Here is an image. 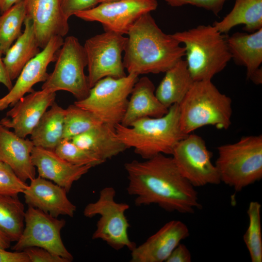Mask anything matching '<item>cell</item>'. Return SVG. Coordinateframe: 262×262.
Segmentation results:
<instances>
[{
    "instance_id": "obj_35",
    "label": "cell",
    "mask_w": 262,
    "mask_h": 262,
    "mask_svg": "<svg viewBox=\"0 0 262 262\" xmlns=\"http://www.w3.org/2000/svg\"><path fill=\"white\" fill-rule=\"evenodd\" d=\"M23 251L30 262H69L66 259L40 247H29Z\"/></svg>"
},
{
    "instance_id": "obj_29",
    "label": "cell",
    "mask_w": 262,
    "mask_h": 262,
    "mask_svg": "<svg viewBox=\"0 0 262 262\" xmlns=\"http://www.w3.org/2000/svg\"><path fill=\"white\" fill-rule=\"evenodd\" d=\"M26 16L24 0L16 3L0 16V53L5 54L21 34Z\"/></svg>"
},
{
    "instance_id": "obj_22",
    "label": "cell",
    "mask_w": 262,
    "mask_h": 262,
    "mask_svg": "<svg viewBox=\"0 0 262 262\" xmlns=\"http://www.w3.org/2000/svg\"><path fill=\"white\" fill-rule=\"evenodd\" d=\"M226 41L231 59L246 67L248 79L262 63V28L251 33H235Z\"/></svg>"
},
{
    "instance_id": "obj_11",
    "label": "cell",
    "mask_w": 262,
    "mask_h": 262,
    "mask_svg": "<svg viewBox=\"0 0 262 262\" xmlns=\"http://www.w3.org/2000/svg\"><path fill=\"white\" fill-rule=\"evenodd\" d=\"M171 155L181 174L194 187L221 182L217 169L212 162V153L200 136L187 134L175 146Z\"/></svg>"
},
{
    "instance_id": "obj_14",
    "label": "cell",
    "mask_w": 262,
    "mask_h": 262,
    "mask_svg": "<svg viewBox=\"0 0 262 262\" xmlns=\"http://www.w3.org/2000/svg\"><path fill=\"white\" fill-rule=\"evenodd\" d=\"M63 42L61 36L52 37L47 46L27 63L12 88L0 98V112L13 107L27 93L33 91L35 84L46 81L49 76L47 67L51 62L55 61L57 52Z\"/></svg>"
},
{
    "instance_id": "obj_33",
    "label": "cell",
    "mask_w": 262,
    "mask_h": 262,
    "mask_svg": "<svg viewBox=\"0 0 262 262\" xmlns=\"http://www.w3.org/2000/svg\"><path fill=\"white\" fill-rule=\"evenodd\" d=\"M28 185L8 165L4 164L0 167V196H18Z\"/></svg>"
},
{
    "instance_id": "obj_24",
    "label": "cell",
    "mask_w": 262,
    "mask_h": 262,
    "mask_svg": "<svg viewBox=\"0 0 262 262\" xmlns=\"http://www.w3.org/2000/svg\"><path fill=\"white\" fill-rule=\"evenodd\" d=\"M23 32L8 49L2 61L11 80L16 79L27 63L40 52L32 19L26 16Z\"/></svg>"
},
{
    "instance_id": "obj_42",
    "label": "cell",
    "mask_w": 262,
    "mask_h": 262,
    "mask_svg": "<svg viewBox=\"0 0 262 262\" xmlns=\"http://www.w3.org/2000/svg\"><path fill=\"white\" fill-rule=\"evenodd\" d=\"M11 243L10 240L0 231V247L7 249L10 247Z\"/></svg>"
},
{
    "instance_id": "obj_34",
    "label": "cell",
    "mask_w": 262,
    "mask_h": 262,
    "mask_svg": "<svg viewBox=\"0 0 262 262\" xmlns=\"http://www.w3.org/2000/svg\"><path fill=\"white\" fill-rule=\"evenodd\" d=\"M229 0H164L171 7H180L190 4L211 11L217 16Z\"/></svg>"
},
{
    "instance_id": "obj_40",
    "label": "cell",
    "mask_w": 262,
    "mask_h": 262,
    "mask_svg": "<svg viewBox=\"0 0 262 262\" xmlns=\"http://www.w3.org/2000/svg\"><path fill=\"white\" fill-rule=\"evenodd\" d=\"M22 0H0V13L2 14Z\"/></svg>"
},
{
    "instance_id": "obj_43",
    "label": "cell",
    "mask_w": 262,
    "mask_h": 262,
    "mask_svg": "<svg viewBox=\"0 0 262 262\" xmlns=\"http://www.w3.org/2000/svg\"><path fill=\"white\" fill-rule=\"evenodd\" d=\"M115 0H99V3L110 2Z\"/></svg>"
},
{
    "instance_id": "obj_2",
    "label": "cell",
    "mask_w": 262,
    "mask_h": 262,
    "mask_svg": "<svg viewBox=\"0 0 262 262\" xmlns=\"http://www.w3.org/2000/svg\"><path fill=\"white\" fill-rule=\"evenodd\" d=\"M123 58L128 74L165 73L185 56V49L171 34L163 32L148 13L127 33Z\"/></svg>"
},
{
    "instance_id": "obj_10",
    "label": "cell",
    "mask_w": 262,
    "mask_h": 262,
    "mask_svg": "<svg viewBox=\"0 0 262 262\" xmlns=\"http://www.w3.org/2000/svg\"><path fill=\"white\" fill-rule=\"evenodd\" d=\"M127 41V37L124 35L108 31L85 41L83 47L87 60L90 88L105 77L119 78L127 75L122 57Z\"/></svg>"
},
{
    "instance_id": "obj_18",
    "label": "cell",
    "mask_w": 262,
    "mask_h": 262,
    "mask_svg": "<svg viewBox=\"0 0 262 262\" xmlns=\"http://www.w3.org/2000/svg\"><path fill=\"white\" fill-rule=\"evenodd\" d=\"M62 187L39 176L30 180L23 194L25 203L49 215L73 217L76 206L68 198Z\"/></svg>"
},
{
    "instance_id": "obj_37",
    "label": "cell",
    "mask_w": 262,
    "mask_h": 262,
    "mask_svg": "<svg viewBox=\"0 0 262 262\" xmlns=\"http://www.w3.org/2000/svg\"><path fill=\"white\" fill-rule=\"evenodd\" d=\"M192 256L187 246L180 243L172 251L165 262H191Z\"/></svg>"
},
{
    "instance_id": "obj_30",
    "label": "cell",
    "mask_w": 262,
    "mask_h": 262,
    "mask_svg": "<svg viewBox=\"0 0 262 262\" xmlns=\"http://www.w3.org/2000/svg\"><path fill=\"white\" fill-rule=\"evenodd\" d=\"M103 123L91 112L71 104L65 109L63 139L70 140Z\"/></svg>"
},
{
    "instance_id": "obj_9",
    "label": "cell",
    "mask_w": 262,
    "mask_h": 262,
    "mask_svg": "<svg viewBox=\"0 0 262 262\" xmlns=\"http://www.w3.org/2000/svg\"><path fill=\"white\" fill-rule=\"evenodd\" d=\"M138 76L128 74L119 78L107 77L98 81L88 95L74 102L76 105L96 115L103 123L114 127L120 123L129 97Z\"/></svg>"
},
{
    "instance_id": "obj_39",
    "label": "cell",
    "mask_w": 262,
    "mask_h": 262,
    "mask_svg": "<svg viewBox=\"0 0 262 262\" xmlns=\"http://www.w3.org/2000/svg\"><path fill=\"white\" fill-rule=\"evenodd\" d=\"M1 55L0 53V83L10 90L13 85L4 65Z\"/></svg>"
},
{
    "instance_id": "obj_6",
    "label": "cell",
    "mask_w": 262,
    "mask_h": 262,
    "mask_svg": "<svg viewBox=\"0 0 262 262\" xmlns=\"http://www.w3.org/2000/svg\"><path fill=\"white\" fill-rule=\"evenodd\" d=\"M215 163L221 182L241 191L262 178V135L242 137L217 148Z\"/></svg>"
},
{
    "instance_id": "obj_4",
    "label": "cell",
    "mask_w": 262,
    "mask_h": 262,
    "mask_svg": "<svg viewBox=\"0 0 262 262\" xmlns=\"http://www.w3.org/2000/svg\"><path fill=\"white\" fill-rule=\"evenodd\" d=\"M171 35L184 45L185 61L194 81L212 80L231 59L227 36L213 25H200Z\"/></svg>"
},
{
    "instance_id": "obj_7",
    "label": "cell",
    "mask_w": 262,
    "mask_h": 262,
    "mask_svg": "<svg viewBox=\"0 0 262 262\" xmlns=\"http://www.w3.org/2000/svg\"><path fill=\"white\" fill-rule=\"evenodd\" d=\"M115 194L112 186L103 188L100 191L98 200L85 207L83 214L87 218L100 216L92 236L93 239H100L116 250L127 247L131 251L136 245L129 238L130 224L125 214L130 205L115 201Z\"/></svg>"
},
{
    "instance_id": "obj_41",
    "label": "cell",
    "mask_w": 262,
    "mask_h": 262,
    "mask_svg": "<svg viewBox=\"0 0 262 262\" xmlns=\"http://www.w3.org/2000/svg\"><path fill=\"white\" fill-rule=\"evenodd\" d=\"M254 84L258 85L262 83V67L258 68L249 78Z\"/></svg>"
},
{
    "instance_id": "obj_13",
    "label": "cell",
    "mask_w": 262,
    "mask_h": 262,
    "mask_svg": "<svg viewBox=\"0 0 262 262\" xmlns=\"http://www.w3.org/2000/svg\"><path fill=\"white\" fill-rule=\"evenodd\" d=\"M158 5L157 0H117L99 3L75 16L86 21L99 22L104 31L124 35L142 16L155 10Z\"/></svg>"
},
{
    "instance_id": "obj_20",
    "label": "cell",
    "mask_w": 262,
    "mask_h": 262,
    "mask_svg": "<svg viewBox=\"0 0 262 262\" xmlns=\"http://www.w3.org/2000/svg\"><path fill=\"white\" fill-rule=\"evenodd\" d=\"M32 141L17 135L0 124V161L8 165L23 181L35 177L32 161Z\"/></svg>"
},
{
    "instance_id": "obj_36",
    "label": "cell",
    "mask_w": 262,
    "mask_h": 262,
    "mask_svg": "<svg viewBox=\"0 0 262 262\" xmlns=\"http://www.w3.org/2000/svg\"><path fill=\"white\" fill-rule=\"evenodd\" d=\"M99 3V0H60L62 11L68 19L77 12L92 8Z\"/></svg>"
},
{
    "instance_id": "obj_21",
    "label": "cell",
    "mask_w": 262,
    "mask_h": 262,
    "mask_svg": "<svg viewBox=\"0 0 262 262\" xmlns=\"http://www.w3.org/2000/svg\"><path fill=\"white\" fill-rule=\"evenodd\" d=\"M128 100L125 113L120 124L130 126L140 119L159 117L165 115L168 108L159 100L155 95V87L147 77L138 79Z\"/></svg>"
},
{
    "instance_id": "obj_19",
    "label": "cell",
    "mask_w": 262,
    "mask_h": 262,
    "mask_svg": "<svg viewBox=\"0 0 262 262\" xmlns=\"http://www.w3.org/2000/svg\"><path fill=\"white\" fill-rule=\"evenodd\" d=\"M32 163L38 176L64 188L67 192L74 182L86 174L90 165H78L66 161L54 150L34 146L32 152Z\"/></svg>"
},
{
    "instance_id": "obj_1",
    "label": "cell",
    "mask_w": 262,
    "mask_h": 262,
    "mask_svg": "<svg viewBox=\"0 0 262 262\" xmlns=\"http://www.w3.org/2000/svg\"><path fill=\"white\" fill-rule=\"evenodd\" d=\"M128 194L137 206L156 204L166 211L193 213L202 207L195 187L181 174L172 157L159 154L124 164Z\"/></svg>"
},
{
    "instance_id": "obj_8",
    "label": "cell",
    "mask_w": 262,
    "mask_h": 262,
    "mask_svg": "<svg viewBox=\"0 0 262 262\" xmlns=\"http://www.w3.org/2000/svg\"><path fill=\"white\" fill-rule=\"evenodd\" d=\"M52 72L49 74L42 89L49 92L67 91L77 100L85 98L90 87L84 68L87 60L83 46L74 36L66 37L56 54Z\"/></svg>"
},
{
    "instance_id": "obj_38",
    "label": "cell",
    "mask_w": 262,
    "mask_h": 262,
    "mask_svg": "<svg viewBox=\"0 0 262 262\" xmlns=\"http://www.w3.org/2000/svg\"><path fill=\"white\" fill-rule=\"evenodd\" d=\"M0 262H30L23 251L11 252L0 247Z\"/></svg>"
},
{
    "instance_id": "obj_17",
    "label": "cell",
    "mask_w": 262,
    "mask_h": 262,
    "mask_svg": "<svg viewBox=\"0 0 262 262\" xmlns=\"http://www.w3.org/2000/svg\"><path fill=\"white\" fill-rule=\"evenodd\" d=\"M189 234L188 228L183 222L170 221L131 251L130 262H165L174 249Z\"/></svg>"
},
{
    "instance_id": "obj_25",
    "label": "cell",
    "mask_w": 262,
    "mask_h": 262,
    "mask_svg": "<svg viewBox=\"0 0 262 262\" xmlns=\"http://www.w3.org/2000/svg\"><path fill=\"white\" fill-rule=\"evenodd\" d=\"M194 82L185 60L181 59L165 72L155 95L162 104L169 108L181 102Z\"/></svg>"
},
{
    "instance_id": "obj_28",
    "label": "cell",
    "mask_w": 262,
    "mask_h": 262,
    "mask_svg": "<svg viewBox=\"0 0 262 262\" xmlns=\"http://www.w3.org/2000/svg\"><path fill=\"white\" fill-rule=\"evenodd\" d=\"M25 212L18 196H0V231L11 242L22 233Z\"/></svg>"
},
{
    "instance_id": "obj_26",
    "label": "cell",
    "mask_w": 262,
    "mask_h": 262,
    "mask_svg": "<svg viewBox=\"0 0 262 262\" xmlns=\"http://www.w3.org/2000/svg\"><path fill=\"white\" fill-rule=\"evenodd\" d=\"M239 25H243V30L248 33L262 28V0H235L230 12L213 25L226 34Z\"/></svg>"
},
{
    "instance_id": "obj_27",
    "label": "cell",
    "mask_w": 262,
    "mask_h": 262,
    "mask_svg": "<svg viewBox=\"0 0 262 262\" xmlns=\"http://www.w3.org/2000/svg\"><path fill=\"white\" fill-rule=\"evenodd\" d=\"M65 109L55 102L47 110L31 134L35 147L54 150L63 139Z\"/></svg>"
},
{
    "instance_id": "obj_3",
    "label": "cell",
    "mask_w": 262,
    "mask_h": 262,
    "mask_svg": "<svg viewBox=\"0 0 262 262\" xmlns=\"http://www.w3.org/2000/svg\"><path fill=\"white\" fill-rule=\"evenodd\" d=\"M115 129L117 138L127 148H133L145 160L159 154L171 155L177 144L186 135L180 127L177 104L171 106L161 117H144L128 127L119 123Z\"/></svg>"
},
{
    "instance_id": "obj_15",
    "label": "cell",
    "mask_w": 262,
    "mask_h": 262,
    "mask_svg": "<svg viewBox=\"0 0 262 262\" xmlns=\"http://www.w3.org/2000/svg\"><path fill=\"white\" fill-rule=\"evenodd\" d=\"M55 98L56 93L33 90L20 98L0 120V124L13 129L18 136L26 138L55 102Z\"/></svg>"
},
{
    "instance_id": "obj_16",
    "label": "cell",
    "mask_w": 262,
    "mask_h": 262,
    "mask_svg": "<svg viewBox=\"0 0 262 262\" xmlns=\"http://www.w3.org/2000/svg\"><path fill=\"white\" fill-rule=\"evenodd\" d=\"M26 16L33 21L37 43L44 49L56 36L68 32V19L62 11L60 0H24Z\"/></svg>"
},
{
    "instance_id": "obj_23",
    "label": "cell",
    "mask_w": 262,
    "mask_h": 262,
    "mask_svg": "<svg viewBox=\"0 0 262 262\" xmlns=\"http://www.w3.org/2000/svg\"><path fill=\"white\" fill-rule=\"evenodd\" d=\"M70 140L105 162L127 149L117 138L115 127L104 123Z\"/></svg>"
},
{
    "instance_id": "obj_31",
    "label": "cell",
    "mask_w": 262,
    "mask_h": 262,
    "mask_svg": "<svg viewBox=\"0 0 262 262\" xmlns=\"http://www.w3.org/2000/svg\"><path fill=\"white\" fill-rule=\"evenodd\" d=\"M261 207L258 201H251L247 210L249 224L243 236V240L252 262H262Z\"/></svg>"
},
{
    "instance_id": "obj_44",
    "label": "cell",
    "mask_w": 262,
    "mask_h": 262,
    "mask_svg": "<svg viewBox=\"0 0 262 262\" xmlns=\"http://www.w3.org/2000/svg\"><path fill=\"white\" fill-rule=\"evenodd\" d=\"M4 164V163H3L1 161H0V167L3 166Z\"/></svg>"
},
{
    "instance_id": "obj_5",
    "label": "cell",
    "mask_w": 262,
    "mask_h": 262,
    "mask_svg": "<svg viewBox=\"0 0 262 262\" xmlns=\"http://www.w3.org/2000/svg\"><path fill=\"white\" fill-rule=\"evenodd\" d=\"M231 102L211 80L195 81L179 104L182 131L187 135L207 125L227 130L231 124Z\"/></svg>"
},
{
    "instance_id": "obj_12",
    "label": "cell",
    "mask_w": 262,
    "mask_h": 262,
    "mask_svg": "<svg viewBox=\"0 0 262 262\" xmlns=\"http://www.w3.org/2000/svg\"><path fill=\"white\" fill-rule=\"evenodd\" d=\"M65 225L64 219L28 206L23 230L12 249L21 251L29 247H40L71 262L73 257L65 246L61 236Z\"/></svg>"
},
{
    "instance_id": "obj_32",
    "label": "cell",
    "mask_w": 262,
    "mask_h": 262,
    "mask_svg": "<svg viewBox=\"0 0 262 262\" xmlns=\"http://www.w3.org/2000/svg\"><path fill=\"white\" fill-rule=\"evenodd\" d=\"M54 151L61 157L73 164L94 167L105 162L94 153L78 146L71 140L63 139Z\"/></svg>"
}]
</instances>
